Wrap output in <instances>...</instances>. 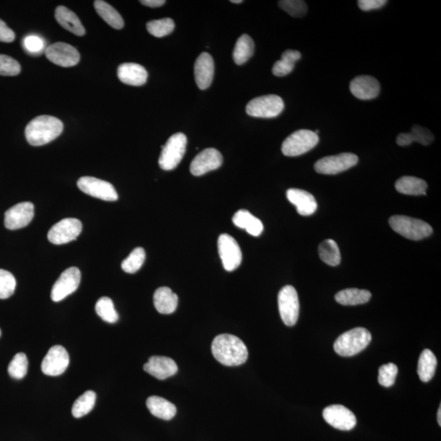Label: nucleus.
<instances>
[{"label":"nucleus","mask_w":441,"mask_h":441,"mask_svg":"<svg viewBox=\"0 0 441 441\" xmlns=\"http://www.w3.org/2000/svg\"><path fill=\"white\" fill-rule=\"evenodd\" d=\"M230 2L233 3H237V4L243 3L242 0H231Z\"/></svg>","instance_id":"obj_50"},{"label":"nucleus","mask_w":441,"mask_h":441,"mask_svg":"<svg viewBox=\"0 0 441 441\" xmlns=\"http://www.w3.org/2000/svg\"><path fill=\"white\" fill-rule=\"evenodd\" d=\"M302 58L299 51L288 50L283 52L281 59L274 64L272 73L277 77L289 75L294 71L296 62Z\"/></svg>","instance_id":"obj_32"},{"label":"nucleus","mask_w":441,"mask_h":441,"mask_svg":"<svg viewBox=\"0 0 441 441\" xmlns=\"http://www.w3.org/2000/svg\"><path fill=\"white\" fill-rule=\"evenodd\" d=\"M350 90L358 99L372 100L380 93V84L374 77L360 76L351 82Z\"/></svg>","instance_id":"obj_21"},{"label":"nucleus","mask_w":441,"mask_h":441,"mask_svg":"<svg viewBox=\"0 0 441 441\" xmlns=\"http://www.w3.org/2000/svg\"><path fill=\"white\" fill-rule=\"evenodd\" d=\"M438 360L434 353L426 349L421 354L418 364V374L421 381L427 383L434 377Z\"/></svg>","instance_id":"obj_31"},{"label":"nucleus","mask_w":441,"mask_h":441,"mask_svg":"<svg viewBox=\"0 0 441 441\" xmlns=\"http://www.w3.org/2000/svg\"><path fill=\"white\" fill-rule=\"evenodd\" d=\"M15 39V33L0 19V42L11 43Z\"/></svg>","instance_id":"obj_47"},{"label":"nucleus","mask_w":441,"mask_h":441,"mask_svg":"<svg viewBox=\"0 0 441 441\" xmlns=\"http://www.w3.org/2000/svg\"><path fill=\"white\" fill-rule=\"evenodd\" d=\"M285 104L277 95H265L251 100L246 106L248 116L257 118H274L281 114Z\"/></svg>","instance_id":"obj_7"},{"label":"nucleus","mask_w":441,"mask_h":441,"mask_svg":"<svg viewBox=\"0 0 441 441\" xmlns=\"http://www.w3.org/2000/svg\"><path fill=\"white\" fill-rule=\"evenodd\" d=\"M396 189L404 195H426L427 184L421 178L405 176L396 181Z\"/></svg>","instance_id":"obj_29"},{"label":"nucleus","mask_w":441,"mask_h":441,"mask_svg":"<svg viewBox=\"0 0 441 441\" xmlns=\"http://www.w3.org/2000/svg\"><path fill=\"white\" fill-rule=\"evenodd\" d=\"M387 3L386 0H360L358 6L363 11L378 10Z\"/></svg>","instance_id":"obj_46"},{"label":"nucleus","mask_w":441,"mask_h":441,"mask_svg":"<svg viewBox=\"0 0 441 441\" xmlns=\"http://www.w3.org/2000/svg\"><path fill=\"white\" fill-rule=\"evenodd\" d=\"M147 406L153 416L163 420H171L177 413L176 406L162 397H149L147 400Z\"/></svg>","instance_id":"obj_27"},{"label":"nucleus","mask_w":441,"mask_h":441,"mask_svg":"<svg viewBox=\"0 0 441 441\" xmlns=\"http://www.w3.org/2000/svg\"><path fill=\"white\" fill-rule=\"evenodd\" d=\"M175 28V23L171 19H163L149 21L147 24V29L151 36L162 38L169 36Z\"/></svg>","instance_id":"obj_39"},{"label":"nucleus","mask_w":441,"mask_h":441,"mask_svg":"<svg viewBox=\"0 0 441 441\" xmlns=\"http://www.w3.org/2000/svg\"><path fill=\"white\" fill-rule=\"evenodd\" d=\"M46 58L52 63L63 67H72L80 62V52L68 43L58 42L52 43L45 50Z\"/></svg>","instance_id":"obj_14"},{"label":"nucleus","mask_w":441,"mask_h":441,"mask_svg":"<svg viewBox=\"0 0 441 441\" xmlns=\"http://www.w3.org/2000/svg\"><path fill=\"white\" fill-rule=\"evenodd\" d=\"M372 340L370 332L365 328H356L340 336L334 345V351L341 356L350 357L365 350Z\"/></svg>","instance_id":"obj_3"},{"label":"nucleus","mask_w":441,"mask_h":441,"mask_svg":"<svg viewBox=\"0 0 441 441\" xmlns=\"http://www.w3.org/2000/svg\"><path fill=\"white\" fill-rule=\"evenodd\" d=\"M64 125L58 118L41 116L34 118L26 126L25 138L30 145L41 147L54 141L63 132Z\"/></svg>","instance_id":"obj_2"},{"label":"nucleus","mask_w":441,"mask_h":441,"mask_svg":"<svg viewBox=\"0 0 441 441\" xmlns=\"http://www.w3.org/2000/svg\"><path fill=\"white\" fill-rule=\"evenodd\" d=\"M146 259V252L144 248L138 247L130 253L128 257L123 261L121 268L126 273L133 274L142 268Z\"/></svg>","instance_id":"obj_38"},{"label":"nucleus","mask_w":441,"mask_h":441,"mask_svg":"<svg viewBox=\"0 0 441 441\" xmlns=\"http://www.w3.org/2000/svg\"><path fill=\"white\" fill-rule=\"evenodd\" d=\"M358 161L359 159L355 154L342 153V154L327 156L319 160L314 167L318 173L335 175L354 167L357 164Z\"/></svg>","instance_id":"obj_9"},{"label":"nucleus","mask_w":441,"mask_h":441,"mask_svg":"<svg viewBox=\"0 0 441 441\" xmlns=\"http://www.w3.org/2000/svg\"><path fill=\"white\" fill-rule=\"evenodd\" d=\"M143 369L147 373L160 380L173 376L178 370L176 362L171 358L158 356L150 357Z\"/></svg>","instance_id":"obj_20"},{"label":"nucleus","mask_w":441,"mask_h":441,"mask_svg":"<svg viewBox=\"0 0 441 441\" xmlns=\"http://www.w3.org/2000/svg\"><path fill=\"white\" fill-rule=\"evenodd\" d=\"M218 252L227 272L237 269L242 261V252L239 244L230 235L222 234L217 240Z\"/></svg>","instance_id":"obj_10"},{"label":"nucleus","mask_w":441,"mask_h":441,"mask_svg":"<svg viewBox=\"0 0 441 441\" xmlns=\"http://www.w3.org/2000/svg\"><path fill=\"white\" fill-rule=\"evenodd\" d=\"M81 279L80 270L75 266L69 268L61 274L52 287L51 299L54 302H60L71 295L80 286Z\"/></svg>","instance_id":"obj_13"},{"label":"nucleus","mask_w":441,"mask_h":441,"mask_svg":"<svg viewBox=\"0 0 441 441\" xmlns=\"http://www.w3.org/2000/svg\"><path fill=\"white\" fill-rule=\"evenodd\" d=\"M233 222L235 226L246 230L253 237H259L263 230V222L246 209H240L235 213Z\"/></svg>","instance_id":"obj_28"},{"label":"nucleus","mask_w":441,"mask_h":441,"mask_svg":"<svg viewBox=\"0 0 441 441\" xmlns=\"http://www.w3.org/2000/svg\"><path fill=\"white\" fill-rule=\"evenodd\" d=\"M187 145V138L182 133L173 134L163 147L160 156V168L170 171L178 167L184 156Z\"/></svg>","instance_id":"obj_5"},{"label":"nucleus","mask_w":441,"mask_h":441,"mask_svg":"<svg viewBox=\"0 0 441 441\" xmlns=\"http://www.w3.org/2000/svg\"><path fill=\"white\" fill-rule=\"evenodd\" d=\"M94 8L98 14L111 28L120 30L124 28L125 21L121 15L110 4L103 0L94 2Z\"/></svg>","instance_id":"obj_33"},{"label":"nucleus","mask_w":441,"mask_h":441,"mask_svg":"<svg viewBox=\"0 0 441 441\" xmlns=\"http://www.w3.org/2000/svg\"><path fill=\"white\" fill-rule=\"evenodd\" d=\"M434 141V136L430 131L422 126L413 125L409 133H400L396 138L397 145L406 147L416 142L423 146H429Z\"/></svg>","instance_id":"obj_26"},{"label":"nucleus","mask_w":441,"mask_h":441,"mask_svg":"<svg viewBox=\"0 0 441 441\" xmlns=\"http://www.w3.org/2000/svg\"><path fill=\"white\" fill-rule=\"evenodd\" d=\"M319 256L325 263L336 266L341 263V253L334 239H325L319 246Z\"/></svg>","instance_id":"obj_35"},{"label":"nucleus","mask_w":441,"mask_h":441,"mask_svg":"<svg viewBox=\"0 0 441 441\" xmlns=\"http://www.w3.org/2000/svg\"><path fill=\"white\" fill-rule=\"evenodd\" d=\"M140 3L147 7L159 8L163 6L166 1L164 0H142Z\"/></svg>","instance_id":"obj_48"},{"label":"nucleus","mask_w":441,"mask_h":441,"mask_svg":"<svg viewBox=\"0 0 441 441\" xmlns=\"http://www.w3.org/2000/svg\"><path fill=\"white\" fill-rule=\"evenodd\" d=\"M0 336H1V330H0Z\"/></svg>","instance_id":"obj_51"},{"label":"nucleus","mask_w":441,"mask_h":441,"mask_svg":"<svg viewBox=\"0 0 441 441\" xmlns=\"http://www.w3.org/2000/svg\"><path fill=\"white\" fill-rule=\"evenodd\" d=\"M77 186L84 193L105 202H116L118 200L115 187L110 182L101 179L82 177L78 179Z\"/></svg>","instance_id":"obj_11"},{"label":"nucleus","mask_w":441,"mask_h":441,"mask_svg":"<svg viewBox=\"0 0 441 441\" xmlns=\"http://www.w3.org/2000/svg\"><path fill=\"white\" fill-rule=\"evenodd\" d=\"M118 77L125 85L142 86L146 84L148 73L142 65L136 63H124L118 67Z\"/></svg>","instance_id":"obj_22"},{"label":"nucleus","mask_w":441,"mask_h":441,"mask_svg":"<svg viewBox=\"0 0 441 441\" xmlns=\"http://www.w3.org/2000/svg\"><path fill=\"white\" fill-rule=\"evenodd\" d=\"M255 42L248 34H242L235 43L233 59L237 65H243L248 62L255 54Z\"/></svg>","instance_id":"obj_34"},{"label":"nucleus","mask_w":441,"mask_h":441,"mask_svg":"<svg viewBox=\"0 0 441 441\" xmlns=\"http://www.w3.org/2000/svg\"><path fill=\"white\" fill-rule=\"evenodd\" d=\"M279 6L294 17H303L308 12V6L303 0H281Z\"/></svg>","instance_id":"obj_42"},{"label":"nucleus","mask_w":441,"mask_h":441,"mask_svg":"<svg viewBox=\"0 0 441 441\" xmlns=\"http://www.w3.org/2000/svg\"><path fill=\"white\" fill-rule=\"evenodd\" d=\"M372 297L368 290L347 289L335 295L336 302L343 305H356L368 303Z\"/></svg>","instance_id":"obj_30"},{"label":"nucleus","mask_w":441,"mask_h":441,"mask_svg":"<svg viewBox=\"0 0 441 441\" xmlns=\"http://www.w3.org/2000/svg\"><path fill=\"white\" fill-rule=\"evenodd\" d=\"M17 281L8 270L0 269V299H7L14 294Z\"/></svg>","instance_id":"obj_41"},{"label":"nucleus","mask_w":441,"mask_h":441,"mask_svg":"<svg viewBox=\"0 0 441 441\" xmlns=\"http://www.w3.org/2000/svg\"><path fill=\"white\" fill-rule=\"evenodd\" d=\"M28 370V360L23 352L17 353L8 365V372L12 378H23Z\"/></svg>","instance_id":"obj_40"},{"label":"nucleus","mask_w":441,"mask_h":441,"mask_svg":"<svg viewBox=\"0 0 441 441\" xmlns=\"http://www.w3.org/2000/svg\"><path fill=\"white\" fill-rule=\"evenodd\" d=\"M212 353L215 359L226 366L246 363L248 352L241 339L233 334H220L213 339Z\"/></svg>","instance_id":"obj_1"},{"label":"nucleus","mask_w":441,"mask_h":441,"mask_svg":"<svg viewBox=\"0 0 441 441\" xmlns=\"http://www.w3.org/2000/svg\"><path fill=\"white\" fill-rule=\"evenodd\" d=\"M279 311L283 323L287 326H294L299 320V300L298 292L294 287L286 286L278 295Z\"/></svg>","instance_id":"obj_8"},{"label":"nucleus","mask_w":441,"mask_h":441,"mask_svg":"<svg viewBox=\"0 0 441 441\" xmlns=\"http://www.w3.org/2000/svg\"><path fill=\"white\" fill-rule=\"evenodd\" d=\"M438 421L439 423V426L441 427V406H440V408L438 409Z\"/></svg>","instance_id":"obj_49"},{"label":"nucleus","mask_w":441,"mask_h":441,"mask_svg":"<svg viewBox=\"0 0 441 441\" xmlns=\"http://www.w3.org/2000/svg\"><path fill=\"white\" fill-rule=\"evenodd\" d=\"M224 162V157L215 148H207L200 152L192 160L190 171L192 175L202 176L204 174L220 168Z\"/></svg>","instance_id":"obj_17"},{"label":"nucleus","mask_w":441,"mask_h":441,"mask_svg":"<svg viewBox=\"0 0 441 441\" xmlns=\"http://www.w3.org/2000/svg\"><path fill=\"white\" fill-rule=\"evenodd\" d=\"M34 215V204L19 203L12 206L4 215V225L10 230H19L29 225Z\"/></svg>","instance_id":"obj_18"},{"label":"nucleus","mask_w":441,"mask_h":441,"mask_svg":"<svg viewBox=\"0 0 441 441\" xmlns=\"http://www.w3.org/2000/svg\"><path fill=\"white\" fill-rule=\"evenodd\" d=\"M325 420L334 429L350 431L356 425V418L350 409L341 405L329 406L323 411Z\"/></svg>","instance_id":"obj_16"},{"label":"nucleus","mask_w":441,"mask_h":441,"mask_svg":"<svg viewBox=\"0 0 441 441\" xmlns=\"http://www.w3.org/2000/svg\"><path fill=\"white\" fill-rule=\"evenodd\" d=\"M96 312L104 321L114 324L119 320V315L115 309L112 300L107 297H103L96 303Z\"/></svg>","instance_id":"obj_37"},{"label":"nucleus","mask_w":441,"mask_h":441,"mask_svg":"<svg viewBox=\"0 0 441 441\" xmlns=\"http://www.w3.org/2000/svg\"><path fill=\"white\" fill-rule=\"evenodd\" d=\"M194 68L195 82L199 89H208L215 76V62L212 56L208 52H203L196 59Z\"/></svg>","instance_id":"obj_19"},{"label":"nucleus","mask_w":441,"mask_h":441,"mask_svg":"<svg viewBox=\"0 0 441 441\" xmlns=\"http://www.w3.org/2000/svg\"><path fill=\"white\" fill-rule=\"evenodd\" d=\"M398 374V368L395 364L389 363L380 367L378 370V383L380 385L390 387L395 383Z\"/></svg>","instance_id":"obj_43"},{"label":"nucleus","mask_w":441,"mask_h":441,"mask_svg":"<svg viewBox=\"0 0 441 441\" xmlns=\"http://www.w3.org/2000/svg\"><path fill=\"white\" fill-rule=\"evenodd\" d=\"M287 198L290 203L295 205L297 211L300 215L309 216L316 211V200L308 191L300 189H290L287 191Z\"/></svg>","instance_id":"obj_23"},{"label":"nucleus","mask_w":441,"mask_h":441,"mask_svg":"<svg viewBox=\"0 0 441 441\" xmlns=\"http://www.w3.org/2000/svg\"><path fill=\"white\" fill-rule=\"evenodd\" d=\"M23 45L25 49L30 54H37L45 49V43L43 39L37 36H28L24 39Z\"/></svg>","instance_id":"obj_45"},{"label":"nucleus","mask_w":441,"mask_h":441,"mask_svg":"<svg viewBox=\"0 0 441 441\" xmlns=\"http://www.w3.org/2000/svg\"><path fill=\"white\" fill-rule=\"evenodd\" d=\"M389 224L396 233L412 240H421L433 233L432 227L426 222L407 216H392Z\"/></svg>","instance_id":"obj_4"},{"label":"nucleus","mask_w":441,"mask_h":441,"mask_svg":"<svg viewBox=\"0 0 441 441\" xmlns=\"http://www.w3.org/2000/svg\"><path fill=\"white\" fill-rule=\"evenodd\" d=\"M55 19L63 28L68 32L83 36L85 34V29L75 12L65 6H58L55 10Z\"/></svg>","instance_id":"obj_24"},{"label":"nucleus","mask_w":441,"mask_h":441,"mask_svg":"<svg viewBox=\"0 0 441 441\" xmlns=\"http://www.w3.org/2000/svg\"><path fill=\"white\" fill-rule=\"evenodd\" d=\"M82 224L76 218H65L55 224L47 233V239L52 244L60 246L75 240L80 235Z\"/></svg>","instance_id":"obj_12"},{"label":"nucleus","mask_w":441,"mask_h":441,"mask_svg":"<svg viewBox=\"0 0 441 441\" xmlns=\"http://www.w3.org/2000/svg\"><path fill=\"white\" fill-rule=\"evenodd\" d=\"M97 395L93 391H87L78 397L72 407L73 416L80 418L88 414L94 409Z\"/></svg>","instance_id":"obj_36"},{"label":"nucleus","mask_w":441,"mask_h":441,"mask_svg":"<svg viewBox=\"0 0 441 441\" xmlns=\"http://www.w3.org/2000/svg\"><path fill=\"white\" fill-rule=\"evenodd\" d=\"M69 364V354L63 346L56 345L52 347L43 358L41 369L43 373L49 376H59L68 368Z\"/></svg>","instance_id":"obj_15"},{"label":"nucleus","mask_w":441,"mask_h":441,"mask_svg":"<svg viewBox=\"0 0 441 441\" xmlns=\"http://www.w3.org/2000/svg\"><path fill=\"white\" fill-rule=\"evenodd\" d=\"M178 297L168 287H161L154 294V305L160 314H172L176 311Z\"/></svg>","instance_id":"obj_25"},{"label":"nucleus","mask_w":441,"mask_h":441,"mask_svg":"<svg viewBox=\"0 0 441 441\" xmlns=\"http://www.w3.org/2000/svg\"><path fill=\"white\" fill-rule=\"evenodd\" d=\"M21 72V65L10 56L0 54V76H15Z\"/></svg>","instance_id":"obj_44"},{"label":"nucleus","mask_w":441,"mask_h":441,"mask_svg":"<svg viewBox=\"0 0 441 441\" xmlns=\"http://www.w3.org/2000/svg\"><path fill=\"white\" fill-rule=\"evenodd\" d=\"M319 142L318 134L311 130L300 129L292 133L282 144L283 154L299 156L313 149Z\"/></svg>","instance_id":"obj_6"}]
</instances>
